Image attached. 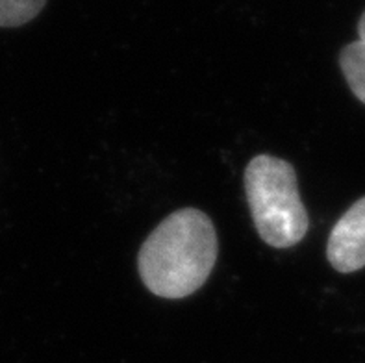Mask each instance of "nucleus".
Segmentation results:
<instances>
[{
	"label": "nucleus",
	"instance_id": "obj_1",
	"mask_svg": "<svg viewBox=\"0 0 365 363\" xmlns=\"http://www.w3.org/2000/svg\"><path fill=\"white\" fill-rule=\"evenodd\" d=\"M217 232L200 210L184 208L163 219L139 248L145 287L162 299H185L199 291L217 262Z\"/></svg>",
	"mask_w": 365,
	"mask_h": 363
},
{
	"label": "nucleus",
	"instance_id": "obj_2",
	"mask_svg": "<svg viewBox=\"0 0 365 363\" xmlns=\"http://www.w3.org/2000/svg\"><path fill=\"white\" fill-rule=\"evenodd\" d=\"M245 193L252 221L264 243L289 248L304 240L310 219L289 161L269 154L252 158L245 169Z\"/></svg>",
	"mask_w": 365,
	"mask_h": 363
},
{
	"label": "nucleus",
	"instance_id": "obj_3",
	"mask_svg": "<svg viewBox=\"0 0 365 363\" xmlns=\"http://www.w3.org/2000/svg\"><path fill=\"white\" fill-rule=\"evenodd\" d=\"M327 257L343 275L365 267V197L352 204L334 225L327 243Z\"/></svg>",
	"mask_w": 365,
	"mask_h": 363
},
{
	"label": "nucleus",
	"instance_id": "obj_4",
	"mask_svg": "<svg viewBox=\"0 0 365 363\" xmlns=\"http://www.w3.org/2000/svg\"><path fill=\"white\" fill-rule=\"evenodd\" d=\"M339 67L352 95L365 104V11L358 21V39L339 52Z\"/></svg>",
	"mask_w": 365,
	"mask_h": 363
},
{
	"label": "nucleus",
	"instance_id": "obj_5",
	"mask_svg": "<svg viewBox=\"0 0 365 363\" xmlns=\"http://www.w3.org/2000/svg\"><path fill=\"white\" fill-rule=\"evenodd\" d=\"M46 0H0V28H17L30 23L45 8Z\"/></svg>",
	"mask_w": 365,
	"mask_h": 363
}]
</instances>
